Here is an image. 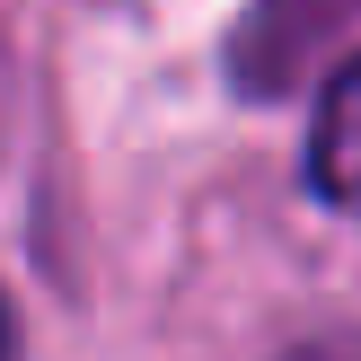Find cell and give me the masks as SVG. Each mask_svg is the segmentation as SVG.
<instances>
[{"instance_id":"obj_1","label":"cell","mask_w":361,"mask_h":361,"mask_svg":"<svg viewBox=\"0 0 361 361\" xmlns=\"http://www.w3.org/2000/svg\"><path fill=\"white\" fill-rule=\"evenodd\" d=\"M309 185L326 194L335 212L361 221V53L326 80V97H317V123H309Z\"/></svg>"},{"instance_id":"obj_2","label":"cell","mask_w":361,"mask_h":361,"mask_svg":"<svg viewBox=\"0 0 361 361\" xmlns=\"http://www.w3.org/2000/svg\"><path fill=\"white\" fill-rule=\"evenodd\" d=\"M0 361H9V309H0Z\"/></svg>"},{"instance_id":"obj_3","label":"cell","mask_w":361,"mask_h":361,"mask_svg":"<svg viewBox=\"0 0 361 361\" xmlns=\"http://www.w3.org/2000/svg\"><path fill=\"white\" fill-rule=\"evenodd\" d=\"M282 361H326V353H282Z\"/></svg>"}]
</instances>
